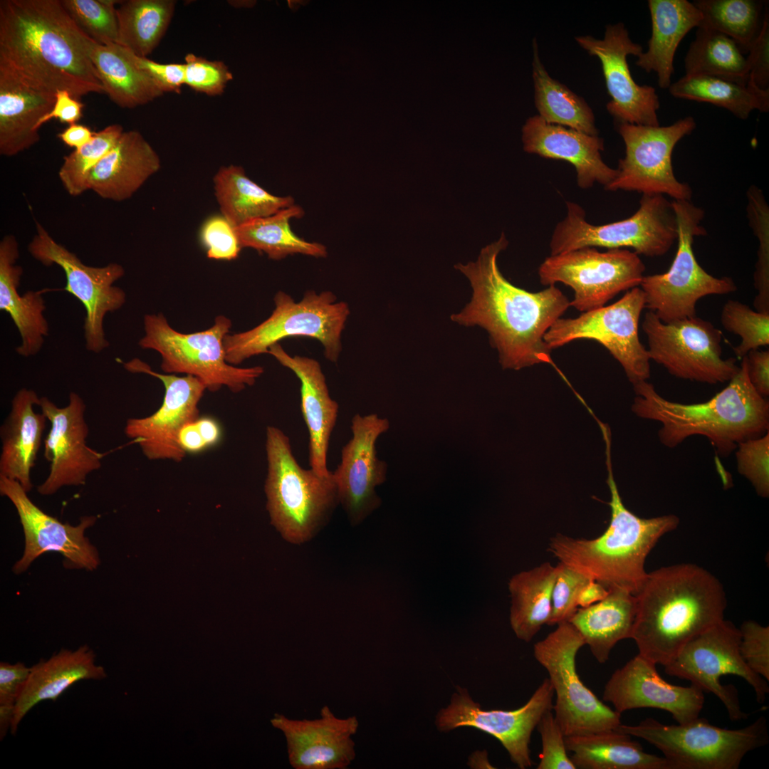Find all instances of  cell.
<instances>
[{
  "mask_svg": "<svg viewBox=\"0 0 769 769\" xmlns=\"http://www.w3.org/2000/svg\"><path fill=\"white\" fill-rule=\"evenodd\" d=\"M508 244L502 233L496 241L481 249L476 261L455 266L469 278L472 296L451 319L459 325L485 329L503 369L518 370L553 363L552 350L543 338L570 302L555 285L533 293L510 283L497 265L498 256Z\"/></svg>",
  "mask_w": 769,
  "mask_h": 769,
  "instance_id": "cell-1",
  "label": "cell"
},
{
  "mask_svg": "<svg viewBox=\"0 0 769 769\" xmlns=\"http://www.w3.org/2000/svg\"><path fill=\"white\" fill-rule=\"evenodd\" d=\"M92 40L60 0L0 1V67L28 85L75 99L105 93L89 56Z\"/></svg>",
  "mask_w": 769,
  "mask_h": 769,
  "instance_id": "cell-2",
  "label": "cell"
},
{
  "mask_svg": "<svg viewBox=\"0 0 769 769\" xmlns=\"http://www.w3.org/2000/svg\"><path fill=\"white\" fill-rule=\"evenodd\" d=\"M635 596L631 638L639 655L663 666L690 639L723 619L727 605L721 582L691 563L648 572Z\"/></svg>",
  "mask_w": 769,
  "mask_h": 769,
  "instance_id": "cell-3",
  "label": "cell"
},
{
  "mask_svg": "<svg viewBox=\"0 0 769 769\" xmlns=\"http://www.w3.org/2000/svg\"><path fill=\"white\" fill-rule=\"evenodd\" d=\"M728 384L709 400L683 404L661 397L647 381L634 384L632 407L637 416L659 422V440L674 448L690 436L708 439L720 457H727L742 441L769 432V402L753 387L746 357Z\"/></svg>",
  "mask_w": 769,
  "mask_h": 769,
  "instance_id": "cell-4",
  "label": "cell"
},
{
  "mask_svg": "<svg viewBox=\"0 0 769 769\" xmlns=\"http://www.w3.org/2000/svg\"><path fill=\"white\" fill-rule=\"evenodd\" d=\"M601 431L611 495L609 525L602 535L590 540L558 533L550 539L548 550L560 563L606 588L616 587L636 595L647 577V555L661 536L677 528L679 518L673 514L643 518L626 508L613 476L610 431Z\"/></svg>",
  "mask_w": 769,
  "mask_h": 769,
  "instance_id": "cell-5",
  "label": "cell"
},
{
  "mask_svg": "<svg viewBox=\"0 0 769 769\" xmlns=\"http://www.w3.org/2000/svg\"><path fill=\"white\" fill-rule=\"evenodd\" d=\"M267 474L264 490L271 524L288 542L308 541L339 503L332 472L320 476L300 466L289 437L279 428L266 430Z\"/></svg>",
  "mask_w": 769,
  "mask_h": 769,
  "instance_id": "cell-6",
  "label": "cell"
},
{
  "mask_svg": "<svg viewBox=\"0 0 769 769\" xmlns=\"http://www.w3.org/2000/svg\"><path fill=\"white\" fill-rule=\"evenodd\" d=\"M275 308L270 317L255 328L227 334L224 340L226 361L234 366L258 355L289 337H309L320 341L325 357L338 360L341 352V334L350 314L347 304L337 301L330 291L305 293L295 301L278 291L274 297Z\"/></svg>",
  "mask_w": 769,
  "mask_h": 769,
  "instance_id": "cell-7",
  "label": "cell"
},
{
  "mask_svg": "<svg viewBox=\"0 0 769 769\" xmlns=\"http://www.w3.org/2000/svg\"><path fill=\"white\" fill-rule=\"evenodd\" d=\"M615 730L655 746L669 769H738L748 753L769 741L763 716L735 730L713 726L699 717L677 725L646 718L635 726L620 723Z\"/></svg>",
  "mask_w": 769,
  "mask_h": 769,
  "instance_id": "cell-8",
  "label": "cell"
},
{
  "mask_svg": "<svg viewBox=\"0 0 769 769\" xmlns=\"http://www.w3.org/2000/svg\"><path fill=\"white\" fill-rule=\"evenodd\" d=\"M143 324L139 346L159 352L166 374L195 377L212 392L226 387L236 393L253 385L263 373L261 366L239 367L226 361L224 340L231 321L224 315L216 317L209 328L192 333L174 330L161 313L146 314Z\"/></svg>",
  "mask_w": 769,
  "mask_h": 769,
  "instance_id": "cell-9",
  "label": "cell"
},
{
  "mask_svg": "<svg viewBox=\"0 0 769 769\" xmlns=\"http://www.w3.org/2000/svg\"><path fill=\"white\" fill-rule=\"evenodd\" d=\"M567 215L555 226L550 255L585 247L632 249L649 257L666 253L678 238L676 216L671 202L661 194H642L638 210L630 217L603 225L585 220L582 207L567 202Z\"/></svg>",
  "mask_w": 769,
  "mask_h": 769,
  "instance_id": "cell-10",
  "label": "cell"
},
{
  "mask_svg": "<svg viewBox=\"0 0 769 769\" xmlns=\"http://www.w3.org/2000/svg\"><path fill=\"white\" fill-rule=\"evenodd\" d=\"M678 224V249L670 268L664 273L644 276L640 283L645 308L664 323L696 316L697 301L709 295L734 292L731 278H717L697 262L693 251L694 236L706 234L701 226L702 209L686 200L671 202Z\"/></svg>",
  "mask_w": 769,
  "mask_h": 769,
  "instance_id": "cell-11",
  "label": "cell"
},
{
  "mask_svg": "<svg viewBox=\"0 0 769 769\" xmlns=\"http://www.w3.org/2000/svg\"><path fill=\"white\" fill-rule=\"evenodd\" d=\"M557 625L533 647L556 695L553 706L556 721L565 736L615 729L621 723V713L600 701L577 672L576 656L585 644L583 638L568 621Z\"/></svg>",
  "mask_w": 769,
  "mask_h": 769,
  "instance_id": "cell-12",
  "label": "cell"
},
{
  "mask_svg": "<svg viewBox=\"0 0 769 769\" xmlns=\"http://www.w3.org/2000/svg\"><path fill=\"white\" fill-rule=\"evenodd\" d=\"M741 632L730 621L713 624L686 642L664 665L666 674L691 681L703 692L712 693L724 705L733 721L744 719L738 691L732 685L721 684V677L738 676L753 689L761 703L769 692L768 681L753 672L742 658Z\"/></svg>",
  "mask_w": 769,
  "mask_h": 769,
  "instance_id": "cell-13",
  "label": "cell"
},
{
  "mask_svg": "<svg viewBox=\"0 0 769 769\" xmlns=\"http://www.w3.org/2000/svg\"><path fill=\"white\" fill-rule=\"evenodd\" d=\"M642 327L649 359L676 377L714 384L729 382L740 369L736 359L722 357V332L696 315L666 323L649 310Z\"/></svg>",
  "mask_w": 769,
  "mask_h": 769,
  "instance_id": "cell-14",
  "label": "cell"
},
{
  "mask_svg": "<svg viewBox=\"0 0 769 769\" xmlns=\"http://www.w3.org/2000/svg\"><path fill=\"white\" fill-rule=\"evenodd\" d=\"M644 308V292L634 287L612 305L584 312L574 318H560L543 339L551 350L579 339L598 342L619 362L634 385L650 377V359L638 334Z\"/></svg>",
  "mask_w": 769,
  "mask_h": 769,
  "instance_id": "cell-15",
  "label": "cell"
},
{
  "mask_svg": "<svg viewBox=\"0 0 769 769\" xmlns=\"http://www.w3.org/2000/svg\"><path fill=\"white\" fill-rule=\"evenodd\" d=\"M645 266L626 249L601 252L595 247L550 255L538 268L540 283H562L574 291L570 305L580 312L605 306L619 293L640 285Z\"/></svg>",
  "mask_w": 769,
  "mask_h": 769,
  "instance_id": "cell-16",
  "label": "cell"
},
{
  "mask_svg": "<svg viewBox=\"0 0 769 769\" xmlns=\"http://www.w3.org/2000/svg\"><path fill=\"white\" fill-rule=\"evenodd\" d=\"M695 127L691 116L668 126L620 122L618 131L625 145V156L619 159L617 174L605 189L666 194L674 200L690 201L691 189L676 178L671 155L677 142Z\"/></svg>",
  "mask_w": 769,
  "mask_h": 769,
  "instance_id": "cell-17",
  "label": "cell"
},
{
  "mask_svg": "<svg viewBox=\"0 0 769 769\" xmlns=\"http://www.w3.org/2000/svg\"><path fill=\"white\" fill-rule=\"evenodd\" d=\"M36 233L28 250L36 260L44 266L56 265L62 268L66 285L63 288L83 305L85 347L100 353L109 346L103 328L108 313L120 309L126 301L125 292L114 286L125 274L123 266L110 263L104 266L84 264L73 252L56 241L44 227L36 222Z\"/></svg>",
  "mask_w": 769,
  "mask_h": 769,
  "instance_id": "cell-18",
  "label": "cell"
},
{
  "mask_svg": "<svg viewBox=\"0 0 769 769\" xmlns=\"http://www.w3.org/2000/svg\"><path fill=\"white\" fill-rule=\"evenodd\" d=\"M123 366L128 372L159 379L165 389L163 402L156 412L127 420L125 435L140 446L149 460L182 461L186 454L178 445V434L186 424L199 417V404L206 387L191 375L157 372L139 358L124 362Z\"/></svg>",
  "mask_w": 769,
  "mask_h": 769,
  "instance_id": "cell-19",
  "label": "cell"
},
{
  "mask_svg": "<svg viewBox=\"0 0 769 769\" xmlns=\"http://www.w3.org/2000/svg\"><path fill=\"white\" fill-rule=\"evenodd\" d=\"M553 694L546 678L520 708L487 711L475 703L466 689L458 688L449 706L439 712L436 722L441 731L471 726L493 736L506 749L512 762L525 769L533 765L529 749L532 733L543 715L553 709Z\"/></svg>",
  "mask_w": 769,
  "mask_h": 769,
  "instance_id": "cell-20",
  "label": "cell"
},
{
  "mask_svg": "<svg viewBox=\"0 0 769 769\" xmlns=\"http://www.w3.org/2000/svg\"><path fill=\"white\" fill-rule=\"evenodd\" d=\"M38 407L51 428L43 441V455L50 470L38 492L50 496L65 486L84 485L88 475L101 468L103 454L87 444L89 427L83 399L71 392L68 404L59 407L41 397Z\"/></svg>",
  "mask_w": 769,
  "mask_h": 769,
  "instance_id": "cell-21",
  "label": "cell"
},
{
  "mask_svg": "<svg viewBox=\"0 0 769 769\" xmlns=\"http://www.w3.org/2000/svg\"><path fill=\"white\" fill-rule=\"evenodd\" d=\"M350 428L352 437L343 446L340 463L332 474L338 501L355 525L382 503L375 490L386 481L387 464L378 459L376 444L389 429V422L377 414H356Z\"/></svg>",
  "mask_w": 769,
  "mask_h": 769,
  "instance_id": "cell-22",
  "label": "cell"
},
{
  "mask_svg": "<svg viewBox=\"0 0 769 769\" xmlns=\"http://www.w3.org/2000/svg\"><path fill=\"white\" fill-rule=\"evenodd\" d=\"M0 493L14 506L25 537L24 552L14 566V572H24L48 551L63 555L67 567L93 570L99 565L98 553L85 536V530L97 520L95 516H84L77 525L63 523L35 505L18 481L4 476H0Z\"/></svg>",
  "mask_w": 769,
  "mask_h": 769,
  "instance_id": "cell-23",
  "label": "cell"
},
{
  "mask_svg": "<svg viewBox=\"0 0 769 769\" xmlns=\"http://www.w3.org/2000/svg\"><path fill=\"white\" fill-rule=\"evenodd\" d=\"M590 55L597 56L602 63L606 86L611 100L607 105L609 113L619 122L659 126L657 111L659 97L654 87L639 85L632 78L627 56H639L642 47L629 38L623 23L608 25L603 39L592 36L575 38Z\"/></svg>",
  "mask_w": 769,
  "mask_h": 769,
  "instance_id": "cell-24",
  "label": "cell"
},
{
  "mask_svg": "<svg viewBox=\"0 0 769 769\" xmlns=\"http://www.w3.org/2000/svg\"><path fill=\"white\" fill-rule=\"evenodd\" d=\"M656 665L638 654L612 674L605 686L603 701L610 702L621 714L642 708L664 710L679 724L699 717L704 692L693 684L681 686L666 682Z\"/></svg>",
  "mask_w": 769,
  "mask_h": 769,
  "instance_id": "cell-25",
  "label": "cell"
},
{
  "mask_svg": "<svg viewBox=\"0 0 769 769\" xmlns=\"http://www.w3.org/2000/svg\"><path fill=\"white\" fill-rule=\"evenodd\" d=\"M272 725L284 735L288 761L294 769H347L355 758V716H336L323 706L319 718L291 719L276 714Z\"/></svg>",
  "mask_w": 769,
  "mask_h": 769,
  "instance_id": "cell-26",
  "label": "cell"
},
{
  "mask_svg": "<svg viewBox=\"0 0 769 769\" xmlns=\"http://www.w3.org/2000/svg\"><path fill=\"white\" fill-rule=\"evenodd\" d=\"M522 131L525 152L572 164L577 185L582 189H588L596 182L605 187L617 174V169L610 167L602 159L604 145L598 135L548 124L539 115L528 119Z\"/></svg>",
  "mask_w": 769,
  "mask_h": 769,
  "instance_id": "cell-27",
  "label": "cell"
},
{
  "mask_svg": "<svg viewBox=\"0 0 769 769\" xmlns=\"http://www.w3.org/2000/svg\"><path fill=\"white\" fill-rule=\"evenodd\" d=\"M268 354L293 371L300 380V409L309 434V465L318 475L328 476L331 471L327 467V454L338 419V404L330 396L320 365L313 358L291 356L279 343L272 345Z\"/></svg>",
  "mask_w": 769,
  "mask_h": 769,
  "instance_id": "cell-28",
  "label": "cell"
},
{
  "mask_svg": "<svg viewBox=\"0 0 769 769\" xmlns=\"http://www.w3.org/2000/svg\"><path fill=\"white\" fill-rule=\"evenodd\" d=\"M161 167L159 155L140 132H123L112 150L91 169L88 190L103 199H130Z\"/></svg>",
  "mask_w": 769,
  "mask_h": 769,
  "instance_id": "cell-29",
  "label": "cell"
},
{
  "mask_svg": "<svg viewBox=\"0 0 769 769\" xmlns=\"http://www.w3.org/2000/svg\"><path fill=\"white\" fill-rule=\"evenodd\" d=\"M40 397L21 388L11 401V410L0 428V476L18 481L28 493L33 488L31 470L42 444L46 417L35 412Z\"/></svg>",
  "mask_w": 769,
  "mask_h": 769,
  "instance_id": "cell-30",
  "label": "cell"
},
{
  "mask_svg": "<svg viewBox=\"0 0 769 769\" xmlns=\"http://www.w3.org/2000/svg\"><path fill=\"white\" fill-rule=\"evenodd\" d=\"M106 676L104 667L96 664L95 654L87 645L73 651L63 649L48 660L40 661L31 667L16 701L11 733H16L23 718L41 701H56L78 681Z\"/></svg>",
  "mask_w": 769,
  "mask_h": 769,
  "instance_id": "cell-31",
  "label": "cell"
},
{
  "mask_svg": "<svg viewBox=\"0 0 769 769\" xmlns=\"http://www.w3.org/2000/svg\"><path fill=\"white\" fill-rule=\"evenodd\" d=\"M19 257L15 236L3 237L0 242V309L10 316L19 333L21 343L16 347V352L28 357L42 348L49 326L44 315L43 291L18 292L23 273L22 268L16 264Z\"/></svg>",
  "mask_w": 769,
  "mask_h": 769,
  "instance_id": "cell-32",
  "label": "cell"
},
{
  "mask_svg": "<svg viewBox=\"0 0 769 769\" xmlns=\"http://www.w3.org/2000/svg\"><path fill=\"white\" fill-rule=\"evenodd\" d=\"M56 98L0 67V154L16 155L40 140L36 126L49 113Z\"/></svg>",
  "mask_w": 769,
  "mask_h": 769,
  "instance_id": "cell-33",
  "label": "cell"
},
{
  "mask_svg": "<svg viewBox=\"0 0 769 769\" xmlns=\"http://www.w3.org/2000/svg\"><path fill=\"white\" fill-rule=\"evenodd\" d=\"M652 35L648 49L639 55L636 64L646 72L656 73L659 86L667 89L671 84L674 58L679 44L702 16L687 0H649Z\"/></svg>",
  "mask_w": 769,
  "mask_h": 769,
  "instance_id": "cell-34",
  "label": "cell"
},
{
  "mask_svg": "<svg viewBox=\"0 0 769 769\" xmlns=\"http://www.w3.org/2000/svg\"><path fill=\"white\" fill-rule=\"evenodd\" d=\"M602 600L577 608L570 622L600 664L605 663L615 644L631 638L637 612L636 596L612 587Z\"/></svg>",
  "mask_w": 769,
  "mask_h": 769,
  "instance_id": "cell-35",
  "label": "cell"
},
{
  "mask_svg": "<svg viewBox=\"0 0 769 769\" xmlns=\"http://www.w3.org/2000/svg\"><path fill=\"white\" fill-rule=\"evenodd\" d=\"M631 736L614 730L565 736L576 768L669 769L664 757L644 751Z\"/></svg>",
  "mask_w": 769,
  "mask_h": 769,
  "instance_id": "cell-36",
  "label": "cell"
},
{
  "mask_svg": "<svg viewBox=\"0 0 769 769\" xmlns=\"http://www.w3.org/2000/svg\"><path fill=\"white\" fill-rule=\"evenodd\" d=\"M214 194L221 214L238 226L266 217L294 204L291 197H278L249 179L240 166L219 169L214 179Z\"/></svg>",
  "mask_w": 769,
  "mask_h": 769,
  "instance_id": "cell-37",
  "label": "cell"
},
{
  "mask_svg": "<svg viewBox=\"0 0 769 769\" xmlns=\"http://www.w3.org/2000/svg\"><path fill=\"white\" fill-rule=\"evenodd\" d=\"M558 571V565L546 562L511 578L510 622L518 639L528 642L544 624H548Z\"/></svg>",
  "mask_w": 769,
  "mask_h": 769,
  "instance_id": "cell-38",
  "label": "cell"
},
{
  "mask_svg": "<svg viewBox=\"0 0 769 769\" xmlns=\"http://www.w3.org/2000/svg\"><path fill=\"white\" fill-rule=\"evenodd\" d=\"M89 56L105 93L118 106L134 108L164 94L153 80L127 59L118 45L105 46L92 40Z\"/></svg>",
  "mask_w": 769,
  "mask_h": 769,
  "instance_id": "cell-39",
  "label": "cell"
},
{
  "mask_svg": "<svg viewBox=\"0 0 769 769\" xmlns=\"http://www.w3.org/2000/svg\"><path fill=\"white\" fill-rule=\"evenodd\" d=\"M668 89L674 97L709 103L743 120L755 110H769V90L759 88L750 80L744 84L716 76L685 75Z\"/></svg>",
  "mask_w": 769,
  "mask_h": 769,
  "instance_id": "cell-40",
  "label": "cell"
},
{
  "mask_svg": "<svg viewBox=\"0 0 769 769\" xmlns=\"http://www.w3.org/2000/svg\"><path fill=\"white\" fill-rule=\"evenodd\" d=\"M303 214V209L294 204L271 216L235 226L241 248L249 247L264 252L273 260H281L294 253L326 256L324 245L306 241L291 229L290 220L300 218Z\"/></svg>",
  "mask_w": 769,
  "mask_h": 769,
  "instance_id": "cell-41",
  "label": "cell"
},
{
  "mask_svg": "<svg viewBox=\"0 0 769 769\" xmlns=\"http://www.w3.org/2000/svg\"><path fill=\"white\" fill-rule=\"evenodd\" d=\"M116 7V44L147 58L164 36L175 10L174 0L121 1Z\"/></svg>",
  "mask_w": 769,
  "mask_h": 769,
  "instance_id": "cell-42",
  "label": "cell"
},
{
  "mask_svg": "<svg viewBox=\"0 0 769 769\" xmlns=\"http://www.w3.org/2000/svg\"><path fill=\"white\" fill-rule=\"evenodd\" d=\"M533 77L535 102L539 116L547 123L597 135L593 113L585 101L565 85L553 79L540 62L533 43Z\"/></svg>",
  "mask_w": 769,
  "mask_h": 769,
  "instance_id": "cell-43",
  "label": "cell"
},
{
  "mask_svg": "<svg viewBox=\"0 0 769 769\" xmlns=\"http://www.w3.org/2000/svg\"><path fill=\"white\" fill-rule=\"evenodd\" d=\"M686 75L716 76L747 83L749 67L738 43L729 36L699 26L684 59Z\"/></svg>",
  "mask_w": 769,
  "mask_h": 769,
  "instance_id": "cell-44",
  "label": "cell"
},
{
  "mask_svg": "<svg viewBox=\"0 0 769 769\" xmlns=\"http://www.w3.org/2000/svg\"><path fill=\"white\" fill-rule=\"evenodd\" d=\"M703 26L734 40L742 51L748 52L761 26L763 1L755 0H696ZM765 11V9H764ZM764 16V15H763Z\"/></svg>",
  "mask_w": 769,
  "mask_h": 769,
  "instance_id": "cell-45",
  "label": "cell"
},
{
  "mask_svg": "<svg viewBox=\"0 0 769 769\" xmlns=\"http://www.w3.org/2000/svg\"><path fill=\"white\" fill-rule=\"evenodd\" d=\"M123 132L120 125H110L95 132L87 144L63 157L58 177L70 195L78 196L88 190L90 172L112 150Z\"/></svg>",
  "mask_w": 769,
  "mask_h": 769,
  "instance_id": "cell-46",
  "label": "cell"
},
{
  "mask_svg": "<svg viewBox=\"0 0 769 769\" xmlns=\"http://www.w3.org/2000/svg\"><path fill=\"white\" fill-rule=\"evenodd\" d=\"M79 29L93 41L105 46L116 44L117 19L113 0H60Z\"/></svg>",
  "mask_w": 769,
  "mask_h": 769,
  "instance_id": "cell-47",
  "label": "cell"
},
{
  "mask_svg": "<svg viewBox=\"0 0 769 769\" xmlns=\"http://www.w3.org/2000/svg\"><path fill=\"white\" fill-rule=\"evenodd\" d=\"M721 322L725 330L741 338V343L733 347L740 358L769 344V313L755 311L738 300H728L722 308Z\"/></svg>",
  "mask_w": 769,
  "mask_h": 769,
  "instance_id": "cell-48",
  "label": "cell"
},
{
  "mask_svg": "<svg viewBox=\"0 0 769 769\" xmlns=\"http://www.w3.org/2000/svg\"><path fill=\"white\" fill-rule=\"evenodd\" d=\"M748 199V214L760 241L758 259L754 273V286L758 294L753 300V305L757 311L769 313L768 207L761 192L755 186L750 187Z\"/></svg>",
  "mask_w": 769,
  "mask_h": 769,
  "instance_id": "cell-49",
  "label": "cell"
},
{
  "mask_svg": "<svg viewBox=\"0 0 769 769\" xmlns=\"http://www.w3.org/2000/svg\"><path fill=\"white\" fill-rule=\"evenodd\" d=\"M735 451L737 470L762 498L769 496V432L738 444Z\"/></svg>",
  "mask_w": 769,
  "mask_h": 769,
  "instance_id": "cell-50",
  "label": "cell"
},
{
  "mask_svg": "<svg viewBox=\"0 0 769 769\" xmlns=\"http://www.w3.org/2000/svg\"><path fill=\"white\" fill-rule=\"evenodd\" d=\"M184 85L207 95H221L233 75L220 61H210L193 53L185 56Z\"/></svg>",
  "mask_w": 769,
  "mask_h": 769,
  "instance_id": "cell-51",
  "label": "cell"
},
{
  "mask_svg": "<svg viewBox=\"0 0 769 769\" xmlns=\"http://www.w3.org/2000/svg\"><path fill=\"white\" fill-rule=\"evenodd\" d=\"M557 565L558 571L553 589L548 625L558 624L570 619L577 609V599L580 590L592 580L562 563Z\"/></svg>",
  "mask_w": 769,
  "mask_h": 769,
  "instance_id": "cell-52",
  "label": "cell"
},
{
  "mask_svg": "<svg viewBox=\"0 0 769 769\" xmlns=\"http://www.w3.org/2000/svg\"><path fill=\"white\" fill-rule=\"evenodd\" d=\"M200 240L211 259H236L242 249L235 226L221 214L211 216L204 222Z\"/></svg>",
  "mask_w": 769,
  "mask_h": 769,
  "instance_id": "cell-53",
  "label": "cell"
},
{
  "mask_svg": "<svg viewBox=\"0 0 769 769\" xmlns=\"http://www.w3.org/2000/svg\"><path fill=\"white\" fill-rule=\"evenodd\" d=\"M541 738L542 752L538 769H575L565 742V735L552 709L546 711L536 726Z\"/></svg>",
  "mask_w": 769,
  "mask_h": 769,
  "instance_id": "cell-54",
  "label": "cell"
},
{
  "mask_svg": "<svg viewBox=\"0 0 769 769\" xmlns=\"http://www.w3.org/2000/svg\"><path fill=\"white\" fill-rule=\"evenodd\" d=\"M741 632L740 653L748 666L769 681V627L752 620L745 621Z\"/></svg>",
  "mask_w": 769,
  "mask_h": 769,
  "instance_id": "cell-55",
  "label": "cell"
},
{
  "mask_svg": "<svg viewBox=\"0 0 769 769\" xmlns=\"http://www.w3.org/2000/svg\"><path fill=\"white\" fill-rule=\"evenodd\" d=\"M31 667L18 662L0 663V738L11 728L16 701L29 675Z\"/></svg>",
  "mask_w": 769,
  "mask_h": 769,
  "instance_id": "cell-56",
  "label": "cell"
},
{
  "mask_svg": "<svg viewBox=\"0 0 769 769\" xmlns=\"http://www.w3.org/2000/svg\"><path fill=\"white\" fill-rule=\"evenodd\" d=\"M122 53L138 70L153 80L164 93H180L184 85V63H160L140 57L118 46Z\"/></svg>",
  "mask_w": 769,
  "mask_h": 769,
  "instance_id": "cell-57",
  "label": "cell"
},
{
  "mask_svg": "<svg viewBox=\"0 0 769 769\" xmlns=\"http://www.w3.org/2000/svg\"><path fill=\"white\" fill-rule=\"evenodd\" d=\"M749 79L759 88L769 90V13L765 7L760 31L748 51Z\"/></svg>",
  "mask_w": 769,
  "mask_h": 769,
  "instance_id": "cell-58",
  "label": "cell"
},
{
  "mask_svg": "<svg viewBox=\"0 0 769 769\" xmlns=\"http://www.w3.org/2000/svg\"><path fill=\"white\" fill-rule=\"evenodd\" d=\"M56 100L51 110L44 115L37 123L36 130L51 119H58L61 122L70 125L75 124L82 117L83 104L74 98L68 91L59 90L55 95Z\"/></svg>",
  "mask_w": 769,
  "mask_h": 769,
  "instance_id": "cell-59",
  "label": "cell"
},
{
  "mask_svg": "<svg viewBox=\"0 0 769 769\" xmlns=\"http://www.w3.org/2000/svg\"><path fill=\"white\" fill-rule=\"evenodd\" d=\"M748 377L754 389L763 397L769 395V351L755 349L745 355Z\"/></svg>",
  "mask_w": 769,
  "mask_h": 769,
  "instance_id": "cell-60",
  "label": "cell"
},
{
  "mask_svg": "<svg viewBox=\"0 0 769 769\" xmlns=\"http://www.w3.org/2000/svg\"><path fill=\"white\" fill-rule=\"evenodd\" d=\"M177 442L179 448L186 455L197 454L209 449L197 427L195 420L186 424L180 429Z\"/></svg>",
  "mask_w": 769,
  "mask_h": 769,
  "instance_id": "cell-61",
  "label": "cell"
},
{
  "mask_svg": "<svg viewBox=\"0 0 769 769\" xmlns=\"http://www.w3.org/2000/svg\"><path fill=\"white\" fill-rule=\"evenodd\" d=\"M94 133L89 127L75 123L70 125L58 137L65 145L75 150L87 144Z\"/></svg>",
  "mask_w": 769,
  "mask_h": 769,
  "instance_id": "cell-62",
  "label": "cell"
},
{
  "mask_svg": "<svg viewBox=\"0 0 769 769\" xmlns=\"http://www.w3.org/2000/svg\"><path fill=\"white\" fill-rule=\"evenodd\" d=\"M197 427L209 448L218 444L221 439V427L213 417L204 416L195 420Z\"/></svg>",
  "mask_w": 769,
  "mask_h": 769,
  "instance_id": "cell-63",
  "label": "cell"
},
{
  "mask_svg": "<svg viewBox=\"0 0 769 769\" xmlns=\"http://www.w3.org/2000/svg\"><path fill=\"white\" fill-rule=\"evenodd\" d=\"M608 592L609 590L601 583L590 580L582 587L578 594L577 606L587 607L604 599Z\"/></svg>",
  "mask_w": 769,
  "mask_h": 769,
  "instance_id": "cell-64",
  "label": "cell"
}]
</instances>
